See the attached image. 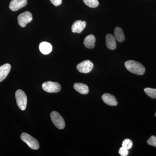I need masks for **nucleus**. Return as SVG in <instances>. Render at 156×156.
<instances>
[{
  "label": "nucleus",
  "mask_w": 156,
  "mask_h": 156,
  "mask_svg": "<svg viewBox=\"0 0 156 156\" xmlns=\"http://www.w3.org/2000/svg\"><path fill=\"white\" fill-rule=\"evenodd\" d=\"M125 66L128 71L137 75H143L145 72V68L140 62L130 60L125 62Z\"/></svg>",
  "instance_id": "obj_1"
},
{
  "label": "nucleus",
  "mask_w": 156,
  "mask_h": 156,
  "mask_svg": "<svg viewBox=\"0 0 156 156\" xmlns=\"http://www.w3.org/2000/svg\"><path fill=\"white\" fill-rule=\"evenodd\" d=\"M17 104L18 107L21 110H25L27 105V97L25 92L20 89H18L15 93Z\"/></svg>",
  "instance_id": "obj_2"
},
{
  "label": "nucleus",
  "mask_w": 156,
  "mask_h": 156,
  "mask_svg": "<svg viewBox=\"0 0 156 156\" xmlns=\"http://www.w3.org/2000/svg\"><path fill=\"white\" fill-rule=\"evenodd\" d=\"M20 138L22 141L26 143L30 148L34 150H38L40 145L38 140L27 133H23L21 134Z\"/></svg>",
  "instance_id": "obj_3"
},
{
  "label": "nucleus",
  "mask_w": 156,
  "mask_h": 156,
  "mask_svg": "<svg viewBox=\"0 0 156 156\" xmlns=\"http://www.w3.org/2000/svg\"><path fill=\"white\" fill-rule=\"evenodd\" d=\"M50 118L55 127L61 130L64 129L65 127V122L63 118L58 112H52L50 114Z\"/></svg>",
  "instance_id": "obj_4"
},
{
  "label": "nucleus",
  "mask_w": 156,
  "mask_h": 156,
  "mask_svg": "<svg viewBox=\"0 0 156 156\" xmlns=\"http://www.w3.org/2000/svg\"><path fill=\"white\" fill-rule=\"evenodd\" d=\"M42 88L45 92L49 93H57L60 92L61 87L58 83L48 81L42 84Z\"/></svg>",
  "instance_id": "obj_5"
},
{
  "label": "nucleus",
  "mask_w": 156,
  "mask_h": 156,
  "mask_svg": "<svg viewBox=\"0 0 156 156\" xmlns=\"http://www.w3.org/2000/svg\"><path fill=\"white\" fill-rule=\"evenodd\" d=\"M32 20V15L28 11L21 13L17 17L18 24L22 27H25L27 24L30 23Z\"/></svg>",
  "instance_id": "obj_6"
},
{
  "label": "nucleus",
  "mask_w": 156,
  "mask_h": 156,
  "mask_svg": "<svg viewBox=\"0 0 156 156\" xmlns=\"http://www.w3.org/2000/svg\"><path fill=\"white\" fill-rule=\"evenodd\" d=\"M94 65L89 60H86L82 62L77 66V69L80 72L83 73H87L90 72L93 69Z\"/></svg>",
  "instance_id": "obj_7"
},
{
  "label": "nucleus",
  "mask_w": 156,
  "mask_h": 156,
  "mask_svg": "<svg viewBox=\"0 0 156 156\" xmlns=\"http://www.w3.org/2000/svg\"><path fill=\"white\" fill-rule=\"evenodd\" d=\"M27 0H11L9 8L11 11H16L22 9L27 5Z\"/></svg>",
  "instance_id": "obj_8"
},
{
  "label": "nucleus",
  "mask_w": 156,
  "mask_h": 156,
  "mask_svg": "<svg viewBox=\"0 0 156 156\" xmlns=\"http://www.w3.org/2000/svg\"><path fill=\"white\" fill-rule=\"evenodd\" d=\"M87 26V22L81 20L75 21L72 26L71 30L73 33L80 34L84 30Z\"/></svg>",
  "instance_id": "obj_9"
},
{
  "label": "nucleus",
  "mask_w": 156,
  "mask_h": 156,
  "mask_svg": "<svg viewBox=\"0 0 156 156\" xmlns=\"http://www.w3.org/2000/svg\"><path fill=\"white\" fill-rule=\"evenodd\" d=\"M102 100L108 105L110 106H116L118 105V101L113 95L109 93H105L102 95Z\"/></svg>",
  "instance_id": "obj_10"
},
{
  "label": "nucleus",
  "mask_w": 156,
  "mask_h": 156,
  "mask_svg": "<svg viewBox=\"0 0 156 156\" xmlns=\"http://www.w3.org/2000/svg\"><path fill=\"white\" fill-rule=\"evenodd\" d=\"M105 39L107 48L111 50H114L116 48V42L114 36L111 34H107Z\"/></svg>",
  "instance_id": "obj_11"
},
{
  "label": "nucleus",
  "mask_w": 156,
  "mask_h": 156,
  "mask_svg": "<svg viewBox=\"0 0 156 156\" xmlns=\"http://www.w3.org/2000/svg\"><path fill=\"white\" fill-rule=\"evenodd\" d=\"M11 69V66L9 63H6L0 66V82L7 77Z\"/></svg>",
  "instance_id": "obj_12"
},
{
  "label": "nucleus",
  "mask_w": 156,
  "mask_h": 156,
  "mask_svg": "<svg viewBox=\"0 0 156 156\" xmlns=\"http://www.w3.org/2000/svg\"><path fill=\"white\" fill-rule=\"evenodd\" d=\"M95 41L96 39L94 35L92 34L89 35L84 39V44L88 49H93L95 47Z\"/></svg>",
  "instance_id": "obj_13"
},
{
  "label": "nucleus",
  "mask_w": 156,
  "mask_h": 156,
  "mask_svg": "<svg viewBox=\"0 0 156 156\" xmlns=\"http://www.w3.org/2000/svg\"><path fill=\"white\" fill-rule=\"evenodd\" d=\"M52 46L51 44L47 42H41L39 45V50L41 53L44 55H48L52 52Z\"/></svg>",
  "instance_id": "obj_14"
},
{
  "label": "nucleus",
  "mask_w": 156,
  "mask_h": 156,
  "mask_svg": "<svg viewBox=\"0 0 156 156\" xmlns=\"http://www.w3.org/2000/svg\"><path fill=\"white\" fill-rule=\"evenodd\" d=\"M73 87L76 91L81 94L87 95L89 93V87L86 84L82 83H75L74 84Z\"/></svg>",
  "instance_id": "obj_15"
},
{
  "label": "nucleus",
  "mask_w": 156,
  "mask_h": 156,
  "mask_svg": "<svg viewBox=\"0 0 156 156\" xmlns=\"http://www.w3.org/2000/svg\"><path fill=\"white\" fill-rule=\"evenodd\" d=\"M115 38L118 42L121 43L125 40V36L123 30L121 27H117L114 30Z\"/></svg>",
  "instance_id": "obj_16"
},
{
  "label": "nucleus",
  "mask_w": 156,
  "mask_h": 156,
  "mask_svg": "<svg viewBox=\"0 0 156 156\" xmlns=\"http://www.w3.org/2000/svg\"><path fill=\"white\" fill-rule=\"evenodd\" d=\"M144 92L149 97L153 99H156V89L146 88L144 89Z\"/></svg>",
  "instance_id": "obj_17"
},
{
  "label": "nucleus",
  "mask_w": 156,
  "mask_h": 156,
  "mask_svg": "<svg viewBox=\"0 0 156 156\" xmlns=\"http://www.w3.org/2000/svg\"><path fill=\"white\" fill-rule=\"evenodd\" d=\"M84 3L91 8H95L99 5L98 0H83Z\"/></svg>",
  "instance_id": "obj_18"
},
{
  "label": "nucleus",
  "mask_w": 156,
  "mask_h": 156,
  "mask_svg": "<svg viewBox=\"0 0 156 156\" xmlns=\"http://www.w3.org/2000/svg\"><path fill=\"white\" fill-rule=\"evenodd\" d=\"M122 145L125 148L129 150L132 147V146H133V143H132L131 140L126 139L123 140Z\"/></svg>",
  "instance_id": "obj_19"
},
{
  "label": "nucleus",
  "mask_w": 156,
  "mask_h": 156,
  "mask_svg": "<svg viewBox=\"0 0 156 156\" xmlns=\"http://www.w3.org/2000/svg\"><path fill=\"white\" fill-rule=\"evenodd\" d=\"M147 143L149 145L156 147V136L154 135L151 136L147 140Z\"/></svg>",
  "instance_id": "obj_20"
},
{
  "label": "nucleus",
  "mask_w": 156,
  "mask_h": 156,
  "mask_svg": "<svg viewBox=\"0 0 156 156\" xmlns=\"http://www.w3.org/2000/svg\"><path fill=\"white\" fill-rule=\"evenodd\" d=\"M119 153L121 156H127L128 154V151L127 149L122 147L120 148Z\"/></svg>",
  "instance_id": "obj_21"
},
{
  "label": "nucleus",
  "mask_w": 156,
  "mask_h": 156,
  "mask_svg": "<svg viewBox=\"0 0 156 156\" xmlns=\"http://www.w3.org/2000/svg\"><path fill=\"white\" fill-rule=\"evenodd\" d=\"M50 1L54 5L56 6L60 5L62 2V0H50Z\"/></svg>",
  "instance_id": "obj_22"
},
{
  "label": "nucleus",
  "mask_w": 156,
  "mask_h": 156,
  "mask_svg": "<svg viewBox=\"0 0 156 156\" xmlns=\"http://www.w3.org/2000/svg\"><path fill=\"white\" fill-rule=\"evenodd\" d=\"M155 116L156 117V112L155 114Z\"/></svg>",
  "instance_id": "obj_23"
}]
</instances>
